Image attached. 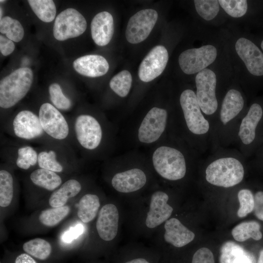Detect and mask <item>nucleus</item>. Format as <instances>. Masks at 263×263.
Here are the masks:
<instances>
[{
    "label": "nucleus",
    "mask_w": 263,
    "mask_h": 263,
    "mask_svg": "<svg viewBox=\"0 0 263 263\" xmlns=\"http://www.w3.org/2000/svg\"><path fill=\"white\" fill-rule=\"evenodd\" d=\"M0 19H2V18H1V15H2V9H1V7H0Z\"/></svg>",
    "instance_id": "50"
},
{
    "label": "nucleus",
    "mask_w": 263,
    "mask_h": 263,
    "mask_svg": "<svg viewBox=\"0 0 263 263\" xmlns=\"http://www.w3.org/2000/svg\"><path fill=\"white\" fill-rule=\"evenodd\" d=\"M191 263H215L213 254L207 248H200L194 253Z\"/></svg>",
    "instance_id": "41"
},
{
    "label": "nucleus",
    "mask_w": 263,
    "mask_h": 263,
    "mask_svg": "<svg viewBox=\"0 0 263 263\" xmlns=\"http://www.w3.org/2000/svg\"><path fill=\"white\" fill-rule=\"evenodd\" d=\"M50 99L52 104L60 111H68L72 107L71 100L63 93L60 86L56 83L48 88Z\"/></svg>",
    "instance_id": "38"
},
{
    "label": "nucleus",
    "mask_w": 263,
    "mask_h": 263,
    "mask_svg": "<svg viewBox=\"0 0 263 263\" xmlns=\"http://www.w3.org/2000/svg\"><path fill=\"white\" fill-rule=\"evenodd\" d=\"M245 251L238 244L228 242L225 243L221 248L220 258L221 263H232L234 259Z\"/></svg>",
    "instance_id": "40"
},
{
    "label": "nucleus",
    "mask_w": 263,
    "mask_h": 263,
    "mask_svg": "<svg viewBox=\"0 0 263 263\" xmlns=\"http://www.w3.org/2000/svg\"><path fill=\"white\" fill-rule=\"evenodd\" d=\"M231 234L236 241L240 242L249 238L258 241L262 238L260 225L256 221L244 222L238 224L233 228Z\"/></svg>",
    "instance_id": "28"
},
{
    "label": "nucleus",
    "mask_w": 263,
    "mask_h": 263,
    "mask_svg": "<svg viewBox=\"0 0 263 263\" xmlns=\"http://www.w3.org/2000/svg\"><path fill=\"white\" fill-rule=\"evenodd\" d=\"M164 229L165 241L175 247L185 246L195 238L194 232L175 218H169L167 220L164 224Z\"/></svg>",
    "instance_id": "21"
},
{
    "label": "nucleus",
    "mask_w": 263,
    "mask_h": 263,
    "mask_svg": "<svg viewBox=\"0 0 263 263\" xmlns=\"http://www.w3.org/2000/svg\"><path fill=\"white\" fill-rule=\"evenodd\" d=\"M146 182L144 171L135 168L115 174L112 179V185L116 191L127 193L141 189Z\"/></svg>",
    "instance_id": "19"
},
{
    "label": "nucleus",
    "mask_w": 263,
    "mask_h": 263,
    "mask_svg": "<svg viewBox=\"0 0 263 263\" xmlns=\"http://www.w3.org/2000/svg\"><path fill=\"white\" fill-rule=\"evenodd\" d=\"M179 103L188 131L196 137L199 150L205 152L211 146V126L201 109L195 92L190 89L182 91Z\"/></svg>",
    "instance_id": "5"
},
{
    "label": "nucleus",
    "mask_w": 263,
    "mask_h": 263,
    "mask_svg": "<svg viewBox=\"0 0 263 263\" xmlns=\"http://www.w3.org/2000/svg\"><path fill=\"white\" fill-rule=\"evenodd\" d=\"M234 144L246 158L253 156L263 145V98L251 100L239 124Z\"/></svg>",
    "instance_id": "3"
},
{
    "label": "nucleus",
    "mask_w": 263,
    "mask_h": 263,
    "mask_svg": "<svg viewBox=\"0 0 263 263\" xmlns=\"http://www.w3.org/2000/svg\"><path fill=\"white\" fill-rule=\"evenodd\" d=\"M193 2L198 15L207 21L215 19L221 8L218 0H195Z\"/></svg>",
    "instance_id": "36"
},
{
    "label": "nucleus",
    "mask_w": 263,
    "mask_h": 263,
    "mask_svg": "<svg viewBox=\"0 0 263 263\" xmlns=\"http://www.w3.org/2000/svg\"><path fill=\"white\" fill-rule=\"evenodd\" d=\"M159 255L150 251H125L119 254L116 263H158Z\"/></svg>",
    "instance_id": "31"
},
{
    "label": "nucleus",
    "mask_w": 263,
    "mask_h": 263,
    "mask_svg": "<svg viewBox=\"0 0 263 263\" xmlns=\"http://www.w3.org/2000/svg\"><path fill=\"white\" fill-rule=\"evenodd\" d=\"M71 133L76 142L87 150H94L100 145L102 130L98 120L92 115L81 114L73 119L71 125Z\"/></svg>",
    "instance_id": "12"
},
{
    "label": "nucleus",
    "mask_w": 263,
    "mask_h": 263,
    "mask_svg": "<svg viewBox=\"0 0 263 263\" xmlns=\"http://www.w3.org/2000/svg\"><path fill=\"white\" fill-rule=\"evenodd\" d=\"M119 215L116 206L107 204L100 208L96 223L99 237L105 241H111L116 236L119 227Z\"/></svg>",
    "instance_id": "18"
},
{
    "label": "nucleus",
    "mask_w": 263,
    "mask_h": 263,
    "mask_svg": "<svg viewBox=\"0 0 263 263\" xmlns=\"http://www.w3.org/2000/svg\"><path fill=\"white\" fill-rule=\"evenodd\" d=\"M91 35L95 43L99 46L107 45L114 33V22L112 15L106 11L97 14L91 24Z\"/></svg>",
    "instance_id": "20"
},
{
    "label": "nucleus",
    "mask_w": 263,
    "mask_h": 263,
    "mask_svg": "<svg viewBox=\"0 0 263 263\" xmlns=\"http://www.w3.org/2000/svg\"><path fill=\"white\" fill-rule=\"evenodd\" d=\"M232 263H252V261L249 256L245 252L237 256Z\"/></svg>",
    "instance_id": "47"
},
{
    "label": "nucleus",
    "mask_w": 263,
    "mask_h": 263,
    "mask_svg": "<svg viewBox=\"0 0 263 263\" xmlns=\"http://www.w3.org/2000/svg\"><path fill=\"white\" fill-rule=\"evenodd\" d=\"M28 3L36 16L43 22H50L55 18L56 7L52 0H29Z\"/></svg>",
    "instance_id": "29"
},
{
    "label": "nucleus",
    "mask_w": 263,
    "mask_h": 263,
    "mask_svg": "<svg viewBox=\"0 0 263 263\" xmlns=\"http://www.w3.org/2000/svg\"><path fill=\"white\" fill-rule=\"evenodd\" d=\"M31 182L36 186L49 191H54L62 183L61 177L56 172L38 168L30 175Z\"/></svg>",
    "instance_id": "26"
},
{
    "label": "nucleus",
    "mask_w": 263,
    "mask_h": 263,
    "mask_svg": "<svg viewBox=\"0 0 263 263\" xmlns=\"http://www.w3.org/2000/svg\"><path fill=\"white\" fill-rule=\"evenodd\" d=\"M33 73L28 67L18 69L0 81V107L9 109L22 99L29 91Z\"/></svg>",
    "instance_id": "7"
},
{
    "label": "nucleus",
    "mask_w": 263,
    "mask_h": 263,
    "mask_svg": "<svg viewBox=\"0 0 263 263\" xmlns=\"http://www.w3.org/2000/svg\"><path fill=\"white\" fill-rule=\"evenodd\" d=\"M10 124L11 133L21 140L46 141V138L50 139L42 128L38 114L30 110L19 112L11 119Z\"/></svg>",
    "instance_id": "11"
},
{
    "label": "nucleus",
    "mask_w": 263,
    "mask_h": 263,
    "mask_svg": "<svg viewBox=\"0 0 263 263\" xmlns=\"http://www.w3.org/2000/svg\"><path fill=\"white\" fill-rule=\"evenodd\" d=\"M167 111L153 107L147 113L138 130L140 142L150 143L156 141L165 131L167 122Z\"/></svg>",
    "instance_id": "15"
},
{
    "label": "nucleus",
    "mask_w": 263,
    "mask_h": 263,
    "mask_svg": "<svg viewBox=\"0 0 263 263\" xmlns=\"http://www.w3.org/2000/svg\"><path fill=\"white\" fill-rule=\"evenodd\" d=\"M207 158L205 178L210 185L230 188L240 184L245 175L246 158L238 150L217 147Z\"/></svg>",
    "instance_id": "2"
},
{
    "label": "nucleus",
    "mask_w": 263,
    "mask_h": 263,
    "mask_svg": "<svg viewBox=\"0 0 263 263\" xmlns=\"http://www.w3.org/2000/svg\"><path fill=\"white\" fill-rule=\"evenodd\" d=\"M169 199L168 195L162 191H156L151 195L145 221L147 228L154 229L169 219L173 209L168 203Z\"/></svg>",
    "instance_id": "17"
},
{
    "label": "nucleus",
    "mask_w": 263,
    "mask_h": 263,
    "mask_svg": "<svg viewBox=\"0 0 263 263\" xmlns=\"http://www.w3.org/2000/svg\"><path fill=\"white\" fill-rule=\"evenodd\" d=\"M100 206L99 198L96 195L86 194L79 201L77 216L83 223H89L95 218Z\"/></svg>",
    "instance_id": "27"
},
{
    "label": "nucleus",
    "mask_w": 263,
    "mask_h": 263,
    "mask_svg": "<svg viewBox=\"0 0 263 263\" xmlns=\"http://www.w3.org/2000/svg\"><path fill=\"white\" fill-rule=\"evenodd\" d=\"M0 2H3V1H5V0H0Z\"/></svg>",
    "instance_id": "51"
},
{
    "label": "nucleus",
    "mask_w": 263,
    "mask_h": 263,
    "mask_svg": "<svg viewBox=\"0 0 263 263\" xmlns=\"http://www.w3.org/2000/svg\"><path fill=\"white\" fill-rule=\"evenodd\" d=\"M253 156V163L258 166L263 167V145L258 150Z\"/></svg>",
    "instance_id": "45"
},
{
    "label": "nucleus",
    "mask_w": 263,
    "mask_h": 263,
    "mask_svg": "<svg viewBox=\"0 0 263 263\" xmlns=\"http://www.w3.org/2000/svg\"><path fill=\"white\" fill-rule=\"evenodd\" d=\"M232 52L242 67L244 86L252 93L263 86V52L252 37L242 36L233 40Z\"/></svg>",
    "instance_id": "4"
},
{
    "label": "nucleus",
    "mask_w": 263,
    "mask_h": 263,
    "mask_svg": "<svg viewBox=\"0 0 263 263\" xmlns=\"http://www.w3.org/2000/svg\"><path fill=\"white\" fill-rule=\"evenodd\" d=\"M74 69L79 74L90 77L105 75L109 68L107 60L102 56L89 55L79 57L73 63Z\"/></svg>",
    "instance_id": "22"
},
{
    "label": "nucleus",
    "mask_w": 263,
    "mask_h": 263,
    "mask_svg": "<svg viewBox=\"0 0 263 263\" xmlns=\"http://www.w3.org/2000/svg\"><path fill=\"white\" fill-rule=\"evenodd\" d=\"M261 25H262L263 29V24ZM252 37L263 52V30L258 35Z\"/></svg>",
    "instance_id": "48"
},
{
    "label": "nucleus",
    "mask_w": 263,
    "mask_h": 263,
    "mask_svg": "<svg viewBox=\"0 0 263 263\" xmlns=\"http://www.w3.org/2000/svg\"><path fill=\"white\" fill-rule=\"evenodd\" d=\"M257 263H263V249H262L260 252Z\"/></svg>",
    "instance_id": "49"
},
{
    "label": "nucleus",
    "mask_w": 263,
    "mask_h": 263,
    "mask_svg": "<svg viewBox=\"0 0 263 263\" xmlns=\"http://www.w3.org/2000/svg\"><path fill=\"white\" fill-rule=\"evenodd\" d=\"M240 207L237 211L239 217L243 218L251 212L254 207V196L248 188L241 189L237 194Z\"/></svg>",
    "instance_id": "39"
},
{
    "label": "nucleus",
    "mask_w": 263,
    "mask_h": 263,
    "mask_svg": "<svg viewBox=\"0 0 263 263\" xmlns=\"http://www.w3.org/2000/svg\"><path fill=\"white\" fill-rule=\"evenodd\" d=\"M0 32L14 42H19L23 38L24 31L18 20L10 17L2 18L0 20Z\"/></svg>",
    "instance_id": "34"
},
{
    "label": "nucleus",
    "mask_w": 263,
    "mask_h": 263,
    "mask_svg": "<svg viewBox=\"0 0 263 263\" xmlns=\"http://www.w3.org/2000/svg\"><path fill=\"white\" fill-rule=\"evenodd\" d=\"M22 248L28 254L41 260L48 258L52 251L50 243L41 238H36L25 242Z\"/></svg>",
    "instance_id": "32"
},
{
    "label": "nucleus",
    "mask_w": 263,
    "mask_h": 263,
    "mask_svg": "<svg viewBox=\"0 0 263 263\" xmlns=\"http://www.w3.org/2000/svg\"><path fill=\"white\" fill-rule=\"evenodd\" d=\"M221 8L229 17L243 18L248 15L255 16L262 11L263 1L246 0H218Z\"/></svg>",
    "instance_id": "23"
},
{
    "label": "nucleus",
    "mask_w": 263,
    "mask_h": 263,
    "mask_svg": "<svg viewBox=\"0 0 263 263\" xmlns=\"http://www.w3.org/2000/svg\"><path fill=\"white\" fill-rule=\"evenodd\" d=\"M38 114L44 132L50 139L62 143L69 138L71 126L63 114L53 104L43 103Z\"/></svg>",
    "instance_id": "9"
},
{
    "label": "nucleus",
    "mask_w": 263,
    "mask_h": 263,
    "mask_svg": "<svg viewBox=\"0 0 263 263\" xmlns=\"http://www.w3.org/2000/svg\"><path fill=\"white\" fill-rule=\"evenodd\" d=\"M81 190L79 182L74 179L68 180L53 192L49 199V205L52 207L64 206L70 198L75 196Z\"/></svg>",
    "instance_id": "25"
},
{
    "label": "nucleus",
    "mask_w": 263,
    "mask_h": 263,
    "mask_svg": "<svg viewBox=\"0 0 263 263\" xmlns=\"http://www.w3.org/2000/svg\"><path fill=\"white\" fill-rule=\"evenodd\" d=\"M218 55V49L215 45L206 44L182 52L178 57V63L185 74L196 75L213 64Z\"/></svg>",
    "instance_id": "10"
},
{
    "label": "nucleus",
    "mask_w": 263,
    "mask_h": 263,
    "mask_svg": "<svg viewBox=\"0 0 263 263\" xmlns=\"http://www.w3.org/2000/svg\"><path fill=\"white\" fill-rule=\"evenodd\" d=\"M248 106L246 96L239 86L227 87L211 127L212 150L234 144L239 124Z\"/></svg>",
    "instance_id": "1"
},
{
    "label": "nucleus",
    "mask_w": 263,
    "mask_h": 263,
    "mask_svg": "<svg viewBox=\"0 0 263 263\" xmlns=\"http://www.w3.org/2000/svg\"><path fill=\"white\" fill-rule=\"evenodd\" d=\"M132 76L127 70H123L115 75L110 80L111 89L121 97L127 96L131 89Z\"/></svg>",
    "instance_id": "37"
},
{
    "label": "nucleus",
    "mask_w": 263,
    "mask_h": 263,
    "mask_svg": "<svg viewBox=\"0 0 263 263\" xmlns=\"http://www.w3.org/2000/svg\"><path fill=\"white\" fill-rule=\"evenodd\" d=\"M254 196V214L258 219L263 221V190L257 191Z\"/></svg>",
    "instance_id": "43"
},
{
    "label": "nucleus",
    "mask_w": 263,
    "mask_h": 263,
    "mask_svg": "<svg viewBox=\"0 0 263 263\" xmlns=\"http://www.w3.org/2000/svg\"><path fill=\"white\" fill-rule=\"evenodd\" d=\"M14 194V179L6 169L0 170V206L6 207L11 204Z\"/></svg>",
    "instance_id": "33"
},
{
    "label": "nucleus",
    "mask_w": 263,
    "mask_h": 263,
    "mask_svg": "<svg viewBox=\"0 0 263 263\" xmlns=\"http://www.w3.org/2000/svg\"><path fill=\"white\" fill-rule=\"evenodd\" d=\"M15 49V44L8 38L0 35V51L2 55L7 56L11 54Z\"/></svg>",
    "instance_id": "44"
},
{
    "label": "nucleus",
    "mask_w": 263,
    "mask_h": 263,
    "mask_svg": "<svg viewBox=\"0 0 263 263\" xmlns=\"http://www.w3.org/2000/svg\"><path fill=\"white\" fill-rule=\"evenodd\" d=\"M152 162L156 172L167 180H179L186 174L185 156L181 151L174 147L158 148L153 152Z\"/></svg>",
    "instance_id": "8"
},
{
    "label": "nucleus",
    "mask_w": 263,
    "mask_h": 263,
    "mask_svg": "<svg viewBox=\"0 0 263 263\" xmlns=\"http://www.w3.org/2000/svg\"><path fill=\"white\" fill-rule=\"evenodd\" d=\"M195 83L198 102L212 127L225 92L220 91L216 73L208 67L196 75Z\"/></svg>",
    "instance_id": "6"
},
{
    "label": "nucleus",
    "mask_w": 263,
    "mask_h": 263,
    "mask_svg": "<svg viewBox=\"0 0 263 263\" xmlns=\"http://www.w3.org/2000/svg\"><path fill=\"white\" fill-rule=\"evenodd\" d=\"M83 231V225L81 224L77 225L64 233L61 236V240L64 242L70 243L78 237Z\"/></svg>",
    "instance_id": "42"
},
{
    "label": "nucleus",
    "mask_w": 263,
    "mask_h": 263,
    "mask_svg": "<svg viewBox=\"0 0 263 263\" xmlns=\"http://www.w3.org/2000/svg\"><path fill=\"white\" fill-rule=\"evenodd\" d=\"M15 263H37L32 257L28 254L23 253L18 256Z\"/></svg>",
    "instance_id": "46"
},
{
    "label": "nucleus",
    "mask_w": 263,
    "mask_h": 263,
    "mask_svg": "<svg viewBox=\"0 0 263 263\" xmlns=\"http://www.w3.org/2000/svg\"><path fill=\"white\" fill-rule=\"evenodd\" d=\"M158 19L157 11L152 9L141 10L129 20L125 36L127 41L137 44L145 40L153 28Z\"/></svg>",
    "instance_id": "14"
},
{
    "label": "nucleus",
    "mask_w": 263,
    "mask_h": 263,
    "mask_svg": "<svg viewBox=\"0 0 263 263\" xmlns=\"http://www.w3.org/2000/svg\"><path fill=\"white\" fill-rule=\"evenodd\" d=\"M68 206L52 207L42 210L39 216V221L44 225L53 227L58 224L69 213Z\"/></svg>",
    "instance_id": "35"
},
{
    "label": "nucleus",
    "mask_w": 263,
    "mask_h": 263,
    "mask_svg": "<svg viewBox=\"0 0 263 263\" xmlns=\"http://www.w3.org/2000/svg\"><path fill=\"white\" fill-rule=\"evenodd\" d=\"M15 164L17 167L28 170L38 164V150L29 145L20 146L17 149Z\"/></svg>",
    "instance_id": "30"
},
{
    "label": "nucleus",
    "mask_w": 263,
    "mask_h": 263,
    "mask_svg": "<svg viewBox=\"0 0 263 263\" xmlns=\"http://www.w3.org/2000/svg\"><path fill=\"white\" fill-rule=\"evenodd\" d=\"M59 146H46L38 150V165L39 168L46 169L56 173L61 172L64 167L62 160L68 159L65 153Z\"/></svg>",
    "instance_id": "24"
},
{
    "label": "nucleus",
    "mask_w": 263,
    "mask_h": 263,
    "mask_svg": "<svg viewBox=\"0 0 263 263\" xmlns=\"http://www.w3.org/2000/svg\"><path fill=\"white\" fill-rule=\"evenodd\" d=\"M87 28L85 18L74 8L62 11L56 18L53 26L55 38L63 41L82 35Z\"/></svg>",
    "instance_id": "13"
},
{
    "label": "nucleus",
    "mask_w": 263,
    "mask_h": 263,
    "mask_svg": "<svg viewBox=\"0 0 263 263\" xmlns=\"http://www.w3.org/2000/svg\"><path fill=\"white\" fill-rule=\"evenodd\" d=\"M168 60V52L164 46L153 47L140 64L138 76L140 80L148 82L159 76L165 70Z\"/></svg>",
    "instance_id": "16"
}]
</instances>
